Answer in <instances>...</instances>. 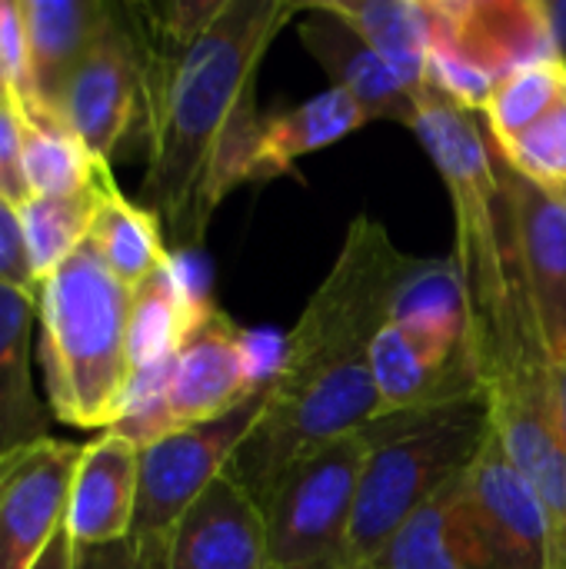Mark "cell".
<instances>
[{"label": "cell", "instance_id": "obj_1", "mask_svg": "<svg viewBox=\"0 0 566 569\" xmlns=\"http://www.w3.org/2000/svg\"><path fill=\"white\" fill-rule=\"evenodd\" d=\"M123 13L143 63L140 203L177 247L197 250L217 207L244 187L264 117L257 73L300 0H167Z\"/></svg>", "mask_w": 566, "mask_h": 569}, {"label": "cell", "instance_id": "obj_2", "mask_svg": "<svg viewBox=\"0 0 566 569\" xmlns=\"http://www.w3.org/2000/svg\"><path fill=\"white\" fill-rule=\"evenodd\" d=\"M417 260L367 213L347 227L340 253L284 337L270 380H264L257 427L227 467L257 503L290 467L380 417L370 347L390 323L397 290Z\"/></svg>", "mask_w": 566, "mask_h": 569}, {"label": "cell", "instance_id": "obj_3", "mask_svg": "<svg viewBox=\"0 0 566 569\" xmlns=\"http://www.w3.org/2000/svg\"><path fill=\"white\" fill-rule=\"evenodd\" d=\"M454 263L467 283L470 347L494 437L544 503L550 569H566V447L557 380L524 280L510 200L497 233L454 240Z\"/></svg>", "mask_w": 566, "mask_h": 569}, {"label": "cell", "instance_id": "obj_4", "mask_svg": "<svg viewBox=\"0 0 566 569\" xmlns=\"http://www.w3.org/2000/svg\"><path fill=\"white\" fill-rule=\"evenodd\" d=\"M130 303L123 287L83 243L37 293L47 403L77 430H113L133 400Z\"/></svg>", "mask_w": 566, "mask_h": 569}, {"label": "cell", "instance_id": "obj_5", "mask_svg": "<svg viewBox=\"0 0 566 569\" xmlns=\"http://www.w3.org/2000/svg\"><path fill=\"white\" fill-rule=\"evenodd\" d=\"M367 463L357 490L347 557L350 569H364L377 550L440 490L467 477L494 420L484 393L447 403L377 417L364 427Z\"/></svg>", "mask_w": 566, "mask_h": 569}, {"label": "cell", "instance_id": "obj_6", "mask_svg": "<svg viewBox=\"0 0 566 569\" xmlns=\"http://www.w3.org/2000/svg\"><path fill=\"white\" fill-rule=\"evenodd\" d=\"M260 387L250 337L224 310L210 307L167 370L133 387L130 410L113 430L147 447L163 433L234 413Z\"/></svg>", "mask_w": 566, "mask_h": 569}, {"label": "cell", "instance_id": "obj_7", "mask_svg": "<svg viewBox=\"0 0 566 569\" xmlns=\"http://www.w3.org/2000/svg\"><path fill=\"white\" fill-rule=\"evenodd\" d=\"M367 463V433H350L290 467L260 503L267 569H350L347 543Z\"/></svg>", "mask_w": 566, "mask_h": 569}, {"label": "cell", "instance_id": "obj_8", "mask_svg": "<svg viewBox=\"0 0 566 569\" xmlns=\"http://www.w3.org/2000/svg\"><path fill=\"white\" fill-rule=\"evenodd\" d=\"M264 410V387L234 413L163 433L140 447V493L133 533L140 537H167L180 523V517L197 503V497L227 473L240 443L257 427Z\"/></svg>", "mask_w": 566, "mask_h": 569}, {"label": "cell", "instance_id": "obj_9", "mask_svg": "<svg viewBox=\"0 0 566 569\" xmlns=\"http://www.w3.org/2000/svg\"><path fill=\"white\" fill-rule=\"evenodd\" d=\"M427 60L474 70L494 83L557 60L544 0H430Z\"/></svg>", "mask_w": 566, "mask_h": 569}, {"label": "cell", "instance_id": "obj_10", "mask_svg": "<svg viewBox=\"0 0 566 569\" xmlns=\"http://www.w3.org/2000/svg\"><path fill=\"white\" fill-rule=\"evenodd\" d=\"M83 447L43 440L0 463V569H33L67 527Z\"/></svg>", "mask_w": 566, "mask_h": 569}, {"label": "cell", "instance_id": "obj_11", "mask_svg": "<svg viewBox=\"0 0 566 569\" xmlns=\"http://www.w3.org/2000/svg\"><path fill=\"white\" fill-rule=\"evenodd\" d=\"M143 120V63L130 33L123 7H117L113 27L80 63L60 100V120L80 137V143L110 167V157Z\"/></svg>", "mask_w": 566, "mask_h": 569}, {"label": "cell", "instance_id": "obj_12", "mask_svg": "<svg viewBox=\"0 0 566 569\" xmlns=\"http://www.w3.org/2000/svg\"><path fill=\"white\" fill-rule=\"evenodd\" d=\"M467 510L494 569H550V523L497 437L464 477Z\"/></svg>", "mask_w": 566, "mask_h": 569}, {"label": "cell", "instance_id": "obj_13", "mask_svg": "<svg viewBox=\"0 0 566 569\" xmlns=\"http://www.w3.org/2000/svg\"><path fill=\"white\" fill-rule=\"evenodd\" d=\"M370 377L380 400V417L480 393L470 340L447 343L394 320L370 347Z\"/></svg>", "mask_w": 566, "mask_h": 569}, {"label": "cell", "instance_id": "obj_14", "mask_svg": "<svg viewBox=\"0 0 566 569\" xmlns=\"http://www.w3.org/2000/svg\"><path fill=\"white\" fill-rule=\"evenodd\" d=\"M500 177L537 327L550 360L560 363L566 357V203L560 193L517 177L504 160Z\"/></svg>", "mask_w": 566, "mask_h": 569}, {"label": "cell", "instance_id": "obj_15", "mask_svg": "<svg viewBox=\"0 0 566 569\" xmlns=\"http://www.w3.org/2000/svg\"><path fill=\"white\" fill-rule=\"evenodd\" d=\"M297 37L304 50L327 70L337 90L350 93L370 120H414L417 93L424 83L407 80L394 63H387L347 20L317 7L314 0H300Z\"/></svg>", "mask_w": 566, "mask_h": 569}, {"label": "cell", "instance_id": "obj_16", "mask_svg": "<svg viewBox=\"0 0 566 569\" xmlns=\"http://www.w3.org/2000/svg\"><path fill=\"white\" fill-rule=\"evenodd\" d=\"M170 569H267L260 503L230 477H217L170 533Z\"/></svg>", "mask_w": 566, "mask_h": 569}, {"label": "cell", "instance_id": "obj_17", "mask_svg": "<svg viewBox=\"0 0 566 569\" xmlns=\"http://www.w3.org/2000/svg\"><path fill=\"white\" fill-rule=\"evenodd\" d=\"M30 47V103L60 117V100L80 63L117 20V7L103 0H20Z\"/></svg>", "mask_w": 566, "mask_h": 569}, {"label": "cell", "instance_id": "obj_18", "mask_svg": "<svg viewBox=\"0 0 566 569\" xmlns=\"http://www.w3.org/2000/svg\"><path fill=\"white\" fill-rule=\"evenodd\" d=\"M137 493L140 447L130 437L107 430L103 437L83 447L67 510L70 540L77 547H103L127 540L133 533Z\"/></svg>", "mask_w": 566, "mask_h": 569}, {"label": "cell", "instance_id": "obj_19", "mask_svg": "<svg viewBox=\"0 0 566 569\" xmlns=\"http://www.w3.org/2000/svg\"><path fill=\"white\" fill-rule=\"evenodd\" d=\"M367 123V110L337 87L304 100L300 107L264 113L244 163V187L270 183L277 177L294 173L297 160L357 133Z\"/></svg>", "mask_w": 566, "mask_h": 569}, {"label": "cell", "instance_id": "obj_20", "mask_svg": "<svg viewBox=\"0 0 566 569\" xmlns=\"http://www.w3.org/2000/svg\"><path fill=\"white\" fill-rule=\"evenodd\" d=\"M364 569H494L467 510L464 477L424 503Z\"/></svg>", "mask_w": 566, "mask_h": 569}, {"label": "cell", "instance_id": "obj_21", "mask_svg": "<svg viewBox=\"0 0 566 569\" xmlns=\"http://www.w3.org/2000/svg\"><path fill=\"white\" fill-rule=\"evenodd\" d=\"M37 297L0 283V463L50 440V420L30 377Z\"/></svg>", "mask_w": 566, "mask_h": 569}, {"label": "cell", "instance_id": "obj_22", "mask_svg": "<svg viewBox=\"0 0 566 569\" xmlns=\"http://www.w3.org/2000/svg\"><path fill=\"white\" fill-rule=\"evenodd\" d=\"M210 300L197 297L177 260L157 270L147 283L133 290L130 303V360L137 383L167 370L193 327L210 313Z\"/></svg>", "mask_w": 566, "mask_h": 569}, {"label": "cell", "instance_id": "obj_23", "mask_svg": "<svg viewBox=\"0 0 566 569\" xmlns=\"http://www.w3.org/2000/svg\"><path fill=\"white\" fill-rule=\"evenodd\" d=\"M87 243L93 247L100 263L130 290L147 283L173 260L157 213L137 200H127L110 173H103L97 187V213Z\"/></svg>", "mask_w": 566, "mask_h": 569}, {"label": "cell", "instance_id": "obj_24", "mask_svg": "<svg viewBox=\"0 0 566 569\" xmlns=\"http://www.w3.org/2000/svg\"><path fill=\"white\" fill-rule=\"evenodd\" d=\"M347 20L407 80L427 83L430 0H314Z\"/></svg>", "mask_w": 566, "mask_h": 569}, {"label": "cell", "instance_id": "obj_25", "mask_svg": "<svg viewBox=\"0 0 566 569\" xmlns=\"http://www.w3.org/2000/svg\"><path fill=\"white\" fill-rule=\"evenodd\" d=\"M23 183L30 197H77L97 187L110 170L100 163L80 137L50 113L23 110Z\"/></svg>", "mask_w": 566, "mask_h": 569}, {"label": "cell", "instance_id": "obj_26", "mask_svg": "<svg viewBox=\"0 0 566 569\" xmlns=\"http://www.w3.org/2000/svg\"><path fill=\"white\" fill-rule=\"evenodd\" d=\"M390 320L447 343H467L470 340L467 283L454 257L417 260L404 287L397 290Z\"/></svg>", "mask_w": 566, "mask_h": 569}, {"label": "cell", "instance_id": "obj_27", "mask_svg": "<svg viewBox=\"0 0 566 569\" xmlns=\"http://www.w3.org/2000/svg\"><path fill=\"white\" fill-rule=\"evenodd\" d=\"M97 187L77 197H30L20 203V223L40 283L90 240V227L97 213Z\"/></svg>", "mask_w": 566, "mask_h": 569}, {"label": "cell", "instance_id": "obj_28", "mask_svg": "<svg viewBox=\"0 0 566 569\" xmlns=\"http://www.w3.org/2000/svg\"><path fill=\"white\" fill-rule=\"evenodd\" d=\"M566 90V67L560 60H544L504 77L487 103H484V127L490 143L500 150L527 133Z\"/></svg>", "mask_w": 566, "mask_h": 569}, {"label": "cell", "instance_id": "obj_29", "mask_svg": "<svg viewBox=\"0 0 566 569\" xmlns=\"http://www.w3.org/2000/svg\"><path fill=\"white\" fill-rule=\"evenodd\" d=\"M497 157L517 177L560 193L566 187V90L527 133H520L514 143L500 147Z\"/></svg>", "mask_w": 566, "mask_h": 569}, {"label": "cell", "instance_id": "obj_30", "mask_svg": "<svg viewBox=\"0 0 566 569\" xmlns=\"http://www.w3.org/2000/svg\"><path fill=\"white\" fill-rule=\"evenodd\" d=\"M73 569H170V533L167 537H140L103 543V547H77Z\"/></svg>", "mask_w": 566, "mask_h": 569}, {"label": "cell", "instance_id": "obj_31", "mask_svg": "<svg viewBox=\"0 0 566 569\" xmlns=\"http://www.w3.org/2000/svg\"><path fill=\"white\" fill-rule=\"evenodd\" d=\"M0 77L20 107L30 103V47L20 0H0Z\"/></svg>", "mask_w": 566, "mask_h": 569}, {"label": "cell", "instance_id": "obj_32", "mask_svg": "<svg viewBox=\"0 0 566 569\" xmlns=\"http://www.w3.org/2000/svg\"><path fill=\"white\" fill-rule=\"evenodd\" d=\"M0 283L23 290L30 297L40 293V280L30 263L27 233L20 223V207L0 193Z\"/></svg>", "mask_w": 566, "mask_h": 569}, {"label": "cell", "instance_id": "obj_33", "mask_svg": "<svg viewBox=\"0 0 566 569\" xmlns=\"http://www.w3.org/2000/svg\"><path fill=\"white\" fill-rule=\"evenodd\" d=\"M23 107L13 97L0 100V193L17 207L30 200L23 183Z\"/></svg>", "mask_w": 566, "mask_h": 569}, {"label": "cell", "instance_id": "obj_34", "mask_svg": "<svg viewBox=\"0 0 566 569\" xmlns=\"http://www.w3.org/2000/svg\"><path fill=\"white\" fill-rule=\"evenodd\" d=\"M33 569H73V540L67 527L57 533V540L43 550V557L33 563Z\"/></svg>", "mask_w": 566, "mask_h": 569}, {"label": "cell", "instance_id": "obj_35", "mask_svg": "<svg viewBox=\"0 0 566 569\" xmlns=\"http://www.w3.org/2000/svg\"><path fill=\"white\" fill-rule=\"evenodd\" d=\"M544 13H547V23H550L554 53L566 67V0H544Z\"/></svg>", "mask_w": 566, "mask_h": 569}, {"label": "cell", "instance_id": "obj_36", "mask_svg": "<svg viewBox=\"0 0 566 569\" xmlns=\"http://www.w3.org/2000/svg\"><path fill=\"white\" fill-rule=\"evenodd\" d=\"M554 380H557V403H560V430H564L566 447V357L560 363H554Z\"/></svg>", "mask_w": 566, "mask_h": 569}, {"label": "cell", "instance_id": "obj_37", "mask_svg": "<svg viewBox=\"0 0 566 569\" xmlns=\"http://www.w3.org/2000/svg\"><path fill=\"white\" fill-rule=\"evenodd\" d=\"M3 97H13V93L7 90V83H3V77H0V100H3Z\"/></svg>", "mask_w": 566, "mask_h": 569}, {"label": "cell", "instance_id": "obj_38", "mask_svg": "<svg viewBox=\"0 0 566 569\" xmlns=\"http://www.w3.org/2000/svg\"><path fill=\"white\" fill-rule=\"evenodd\" d=\"M560 197H564V203H566V187H564V190H560Z\"/></svg>", "mask_w": 566, "mask_h": 569}]
</instances>
